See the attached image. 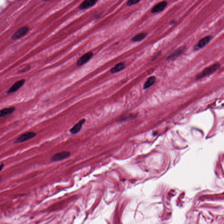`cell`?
I'll return each mask as SVG.
<instances>
[{
	"mask_svg": "<svg viewBox=\"0 0 224 224\" xmlns=\"http://www.w3.org/2000/svg\"><path fill=\"white\" fill-rule=\"evenodd\" d=\"M4 166V164H3V163H1V166H0V170H1V171L2 170V169L3 168V167Z\"/></svg>",
	"mask_w": 224,
	"mask_h": 224,
	"instance_id": "19",
	"label": "cell"
},
{
	"mask_svg": "<svg viewBox=\"0 0 224 224\" xmlns=\"http://www.w3.org/2000/svg\"><path fill=\"white\" fill-rule=\"evenodd\" d=\"M146 36V33H143V32L139 33V34L136 35L132 39V41L133 42H135L140 41L141 40H143L145 37Z\"/></svg>",
	"mask_w": 224,
	"mask_h": 224,
	"instance_id": "15",
	"label": "cell"
},
{
	"mask_svg": "<svg viewBox=\"0 0 224 224\" xmlns=\"http://www.w3.org/2000/svg\"><path fill=\"white\" fill-rule=\"evenodd\" d=\"M186 48L184 47H180L177 49H176L174 52H173L171 55H169L167 58V60H171L177 58L179 56H180L185 51Z\"/></svg>",
	"mask_w": 224,
	"mask_h": 224,
	"instance_id": "8",
	"label": "cell"
},
{
	"mask_svg": "<svg viewBox=\"0 0 224 224\" xmlns=\"http://www.w3.org/2000/svg\"><path fill=\"white\" fill-rule=\"evenodd\" d=\"M156 79L155 76H151L145 82L143 86L144 89H147L152 86L156 83Z\"/></svg>",
	"mask_w": 224,
	"mask_h": 224,
	"instance_id": "13",
	"label": "cell"
},
{
	"mask_svg": "<svg viewBox=\"0 0 224 224\" xmlns=\"http://www.w3.org/2000/svg\"><path fill=\"white\" fill-rule=\"evenodd\" d=\"M43 1H49V0H43Z\"/></svg>",
	"mask_w": 224,
	"mask_h": 224,
	"instance_id": "20",
	"label": "cell"
},
{
	"mask_svg": "<svg viewBox=\"0 0 224 224\" xmlns=\"http://www.w3.org/2000/svg\"><path fill=\"white\" fill-rule=\"evenodd\" d=\"M28 29H29V28H28V27L26 26L22 27L19 28L12 35V39L16 40V39H18L22 37L27 34L28 32Z\"/></svg>",
	"mask_w": 224,
	"mask_h": 224,
	"instance_id": "6",
	"label": "cell"
},
{
	"mask_svg": "<svg viewBox=\"0 0 224 224\" xmlns=\"http://www.w3.org/2000/svg\"><path fill=\"white\" fill-rule=\"evenodd\" d=\"M26 80L24 79L20 80L15 83L7 91V94H11L17 91L20 88H21L25 83Z\"/></svg>",
	"mask_w": 224,
	"mask_h": 224,
	"instance_id": "5",
	"label": "cell"
},
{
	"mask_svg": "<svg viewBox=\"0 0 224 224\" xmlns=\"http://www.w3.org/2000/svg\"><path fill=\"white\" fill-rule=\"evenodd\" d=\"M15 110L16 108L14 106L2 109L0 111V117H5L8 115L11 114L15 111Z\"/></svg>",
	"mask_w": 224,
	"mask_h": 224,
	"instance_id": "12",
	"label": "cell"
},
{
	"mask_svg": "<svg viewBox=\"0 0 224 224\" xmlns=\"http://www.w3.org/2000/svg\"><path fill=\"white\" fill-rule=\"evenodd\" d=\"M70 152L68 151L60 152L55 154L52 157L51 160L52 162H58L64 160L70 156Z\"/></svg>",
	"mask_w": 224,
	"mask_h": 224,
	"instance_id": "3",
	"label": "cell"
},
{
	"mask_svg": "<svg viewBox=\"0 0 224 224\" xmlns=\"http://www.w3.org/2000/svg\"><path fill=\"white\" fill-rule=\"evenodd\" d=\"M220 67V65L218 63L214 64L210 66L207 67L204 69L200 73L198 74L196 76V79H200L202 78L207 77L214 73Z\"/></svg>",
	"mask_w": 224,
	"mask_h": 224,
	"instance_id": "1",
	"label": "cell"
},
{
	"mask_svg": "<svg viewBox=\"0 0 224 224\" xmlns=\"http://www.w3.org/2000/svg\"><path fill=\"white\" fill-rule=\"evenodd\" d=\"M176 24V21H172L170 22V24L171 25H174Z\"/></svg>",
	"mask_w": 224,
	"mask_h": 224,
	"instance_id": "18",
	"label": "cell"
},
{
	"mask_svg": "<svg viewBox=\"0 0 224 224\" xmlns=\"http://www.w3.org/2000/svg\"><path fill=\"white\" fill-rule=\"evenodd\" d=\"M125 65L124 63H119L116 64L114 67H113L110 71L111 73H116L120 72L121 70H123L125 68Z\"/></svg>",
	"mask_w": 224,
	"mask_h": 224,
	"instance_id": "14",
	"label": "cell"
},
{
	"mask_svg": "<svg viewBox=\"0 0 224 224\" xmlns=\"http://www.w3.org/2000/svg\"><path fill=\"white\" fill-rule=\"evenodd\" d=\"M37 135V134L33 132H26V133L22 134L21 135L18 137L16 140L15 143H19L23 142L32 139Z\"/></svg>",
	"mask_w": 224,
	"mask_h": 224,
	"instance_id": "2",
	"label": "cell"
},
{
	"mask_svg": "<svg viewBox=\"0 0 224 224\" xmlns=\"http://www.w3.org/2000/svg\"><path fill=\"white\" fill-rule=\"evenodd\" d=\"M167 4L168 3L166 1H163L159 2L153 7L152 9V12L153 13H157L162 11L166 8V7L167 5Z\"/></svg>",
	"mask_w": 224,
	"mask_h": 224,
	"instance_id": "9",
	"label": "cell"
},
{
	"mask_svg": "<svg viewBox=\"0 0 224 224\" xmlns=\"http://www.w3.org/2000/svg\"><path fill=\"white\" fill-rule=\"evenodd\" d=\"M212 36H208L200 39L196 45V48L200 49L205 47L212 39Z\"/></svg>",
	"mask_w": 224,
	"mask_h": 224,
	"instance_id": "11",
	"label": "cell"
},
{
	"mask_svg": "<svg viewBox=\"0 0 224 224\" xmlns=\"http://www.w3.org/2000/svg\"><path fill=\"white\" fill-rule=\"evenodd\" d=\"M31 68V66L29 65H26L24 68H22L21 69L19 70L18 71V74H22L23 73L26 72H28V70L30 69Z\"/></svg>",
	"mask_w": 224,
	"mask_h": 224,
	"instance_id": "16",
	"label": "cell"
},
{
	"mask_svg": "<svg viewBox=\"0 0 224 224\" xmlns=\"http://www.w3.org/2000/svg\"><path fill=\"white\" fill-rule=\"evenodd\" d=\"M85 119H83L81 120L79 122L75 124L71 129L70 130V132L72 135H75L79 133V132L81 130L83 125L85 123Z\"/></svg>",
	"mask_w": 224,
	"mask_h": 224,
	"instance_id": "7",
	"label": "cell"
},
{
	"mask_svg": "<svg viewBox=\"0 0 224 224\" xmlns=\"http://www.w3.org/2000/svg\"><path fill=\"white\" fill-rule=\"evenodd\" d=\"M141 0H129L127 1V5L128 6H131L132 5L136 4L139 2Z\"/></svg>",
	"mask_w": 224,
	"mask_h": 224,
	"instance_id": "17",
	"label": "cell"
},
{
	"mask_svg": "<svg viewBox=\"0 0 224 224\" xmlns=\"http://www.w3.org/2000/svg\"><path fill=\"white\" fill-rule=\"evenodd\" d=\"M93 55V52L90 51L87 53L84 54L81 56L79 59L78 60L77 62V65L78 66H83L84 64L88 62L89 60L91 59Z\"/></svg>",
	"mask_w": 224,
	"mask_h": 224,
	"instance_id": "4",
	"label": "cell"
},
{
	"mask_svg": "<svg viewBox=\"0 0 224 224\" xmlns=\"http://www.w3.org/2000/svg\"><path fill=\"white\" fill-rule=\"evenodd\" d=\"M98 1V0H85L80 5L79 7L82 10L89 8L94 5Z\"/></svg>",
	"mask_w": 224,
	"mask_h": 224,
	"instance_id": "10",
	"label": "cell"
}]
</instances>
